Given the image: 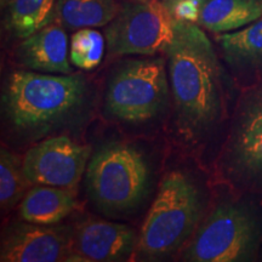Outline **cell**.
I'll return each mask as SVG.
<instances>
[{"instance_id":"cell-1","label":"cell","mask_w":262,"mask_h":262,"mask_svg":"<svg viewBox=\"0 0 262 262\" xmlns=\"http://www.w3.org/2000/svg\"><path fill=\"white\" fill-rule=\"evenodd\" d=\"M180 133L201 136L221 117L222 67L216 50L199 25L175 19V34L165 51Z\"/></svg>"},{"instance_id":"cell-2","label":"cell","mask_w":262,"mask_h":262,"mask_svg":"<svg viewBox=\"0 0 262 262\" xmlns=\"http://www.w3.org/2000/svg\"><path fill=\"white\" fill-rule=\"evenodd\" d=\"M85 96L86 81L81 74L15 71L3 91V112L15 129L35 133L73 116Z\"/></svg>"},{"instance_id":"cell-3","label":"cell","mask_w":262,"mask_h":262,"mask_svg":"<svg viewBox=\"0 0 262 262\" xmlns=\"http://www.w3.org/2000/svg\"><path fill=\"white\" fill-rule=\"evenodd\" d=\"M201 215L198 188L185 172L164 176L141 228L136 250L147 260L175 253L194 231Z\"/></svg>"},{"instance_id":"cell-4","label":"cell","mask_w":262,"mask_h":262,"mask_svg":"<svg viewBox=\"0 0 262 262\" xmlns=\"http://www.w3.org/2000/svg\"><path fill=\"white\" fill-rule=\"evenodd\" d=\"M150 169L145 156L122 142L104 143L86 168V188L94 204L106 214L135 209L148 193Z\"/></svg>"},{"instance_id":"cell-5","label":"cell","mask_w":262,"mask_h":262,"mask_svg":"<svg viewBox=\"0 0 262 262\" xmlns=\"http://www.w3.org/2000/svg\"><path fill=\"white\" fill-rule=\"evenodd\" d=\"M169 83L163 57L123 62L108 81L106 112L124 123L149 122L158 117L168 103Z\"/></svg>"},{"instance_id":"cell-6","label":"cell","mask_w":262,"mask_h":262,"mask_svg":"<svg viewBox=\"0 0 262 262\" xmlns=\"http://www.w3.org/2000/svg\"><path fill=\"white\" fill-rule=\"evenodd\" d=\"M173 34L175 18L160 0H130L104 29L108 52L114 56L165 54Z\"/></svg>"},{"instance_id":"cell-7","label":"cell","mask_w":262,"mask_h":262,"mask_svg":"<svg viewBox=\"0 0 262 262\" xmlns=\"http://www.w3.org/2000/svg\"><path fill=\"white\" fill-rule=\"evenodd\" d=\"M258 227L243 206L220 204L199 227L183 260L192 262H234L248 260L256 249Z\"/></svg>"},{"instance_id":"cell-8","label":"cell","mask_w":262,"mask_h":262,"mask_svg":"<svg viewBox=\"0 0 262 262\" xmlns=\"http://www.w3.org/2000/svg\"><path fill=\"white\" fill-rule=\"evenodd\" d=\"M91 148L68 136H52L29 148L24 170L32 186L44 185L75 191L86 172Z\"/></svg>"},{"instance_id":"cell-9","label":"cell","mask_w":262,"mask_h":262,"mask_svg":"<svg viewBox=\"0 0 262 262\" xmlns=\"http://www.w3.org/2000/svg\"><path fill=\"white\" fill-rule=\"evenodd\" d=\"M226 153L239 180H262V88L248 91L239 104Z\"/></svg>"},{"instance_id":"cell-10","label":"cell","mask_w":262,"mask_h":262,"mask_svg":"<svg viewBox=\"0 0 262 262\" xmlns=\"http://www.w3.org/2000/svg\"><path fill=\"white\" fill-rule=\"evenodd\" d=\"M2 262L83 261L73 241L61 228L26 222L6 229L0 249Z\"/></svg>"},{"instance_id":"cell-11","label":"cell","mask_w":262,"mask_h":262,"mask_svg":"<svg viewBox=\"0 0 262 262\" xmlns=\"http://www.w3.org/2000/svg\"><path fill=\"white\" fill-rule=\"evenodd\" d=\"M135 231L127 225L90 219L77 227L74 250L83 261H122L137 248Z\"/></svg>"},{"instance_id":"cell-12","label":"cell","mask_w":262,"mask_h":262,"mask_svg":"<svg viewBox=\"0 0 262 262\" xmlns=\"http://www.w3.org/2000/svg\"><path fill=\"white\" fill-rule=\"evenodd\" d=\"M19 62L35 72L51 74L73 73L70 42L66 28L56 21L22 39L17 49Z\"/></svg>"},{"instance_id":"cell-13","label":"cell","mask_w":262,"mask_h":262,"mask_svg":"<svg viewBox=\"0 0 262 262\" xmlns=\"http://www.w3.org/2000/svg\"><path fill=\"white\" fill-rule=\"evenodd\" d=\"M79 206L75 191L35 185L19 203L18 212L26 222L51 226L78 210Z\"/></svg>"},{"instance_id":"cell-14","label":"cell","mask_w":262,"mask_h":262,"mask_svg":"<svg viewBox=\"0 0 262 262\" xmlns=\"http://www.w3.org/2000/svg\"><path fill=\"white\" fill-rule=\"evenodd\" d=\"M262 17V0H205L196 25L222 34L247 27Z\"/></svg>"},{"instance_id":"cell-15","label":"cell","mask_w":262,"mask_h":262,"mask_svg":"<svg viewBox=\"0 0 262 262\" xmlns=\"http://www.w3.org/2000/svg\"><path fill=\"white\" fill-rule=\"evenodd\" d=\"M120 8L116 0H57L55 21L70 31L106 27Z\"/></svg>"},{"instance_id":"cell-16","label":"cell","mask_w":262,"mask_h":262,"mask_svg":"<svg viewBox=\"0 0 262 262\" xmlns=\"http://www.w3.org/2000/svg\"><path fill=\"white\" fill-rule=\"evenodd\" d=\"M224 58L237 70H249L262 63V17L238 31L216 37Z\"/></svg>"},{"instance_id":"cell-17","label":"cell","mask_w":262,"mask_h":262,"mask_svg":"<svg viewBox=\"0 0 262 262\" xmlns=\"http://www.w3.org/2000/svg\"><path fill=\"white\" fill-rule=\"evenodd\" d=\"M57 0H6L5 26L12 35L25 39L55 22Z\"/></svg>"},{"instance_id":"cell-18","label":"cell","mask_w":262,"mask_h":262,"mask_svg":"<svg viewBox=\"0 0 262 262\" xmlns=\"http://www.w3.org/2000/svg\"><path fill=\"white\" fill-rule=\"evenodd\" d=\"M32 187L24 170V160L2 147L0 152V204L3 210H10L21 203Z\"/></svg>"},{"instance_id":"cell-19","label":"cell","mask_w":262,"mask_h":262,"mask_svg":"<svg viewBox=\"0 0 262 262\" xmlns=\"http://www.w3.org/2000/svg\"><path fill=\"white\" fill-rule=\"evenodd\" d=\"M106 45V37L95 28L78 29L70 42L71 63L83 71L94 70L102 61Z\"/></svg>"},{"instance_id":"cell-20","label":"cell","mask_w":262,"mask_h":262,"mask_svg":"<svg viewBox=\"0 0 262 262\" xmlns=\"http://www.w3.org/2000/svg\"><path fill=\"white\" fill-rule=\"evenodd\" d=\"M202 5L195 2H181L169 8L170 14L178 21L196 24L201 14Z\"/></svg>"},{"instance_id":"cell-21","label":"cell","mask_w":262,"mask_h":262,"mask_svg":"<svg viewBox=\"0 0 262 262\" xmlns=\"http://www.w3.org/2000/svg\"><path fill=\"white\" fill-rule=\"evenodd\" d=\"M164 3H165V5L169 8H171L175 4H178V3H181V2H195V3H199V4L203 5L204 4L205 0H163Z\"/></svg>"},{"instance_id":"cell-22","label":"cell","mask_w":262,"mask_h":262,"mask_svg":"<svg viewBox=\"0 0 262 262\" xmlns=\"http://www.w3.org/2000/svg\"><path fill=\"white\" fill-rule=\"evenodd\" d=\"M135 2H147V0H135Z\"/></svg>"}]
</instances>
